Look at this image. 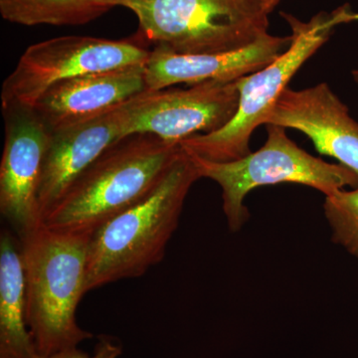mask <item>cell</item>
<instances>
[{"mask_svg":"<svg viewBox=\"0 0 358 358\" xmlns=\"http://www.w3.org/2000/svg\"><path fill=\"white\" fill-rule=\"evenodd\" d=\"M181 150L180 145L155 134L122 138L72 183L45 215V225L57 232L92 236L154 192Z\"/></svg>","mask_w":358,"mask_h":358,"instance_id":"6da1fadb","label":"cell"},{"mask_svg":"<svg viewBox=\"0 0 358 358\" xmlns=\"http://www.w3.org/2000/svg\"><path fill=\"white\" fill-rule=\"evenodd\" d=\"M90 239L49 229L44 222L20 239L26 324L41 358L93 338L76 319L78 305L87 294Z\"/></svg>","mask_w":358,"mask_h":358,"instance_id":"7a4b0ae2","label":"cell"},{"mask_svg":"<svg viewBox=\"0 0 358 358\" xmlns=\"http://www.w3.org/2000/svg\"><path fill=\"white\" fill-rule=\"evenodd\" d=\"M199 178L189 155L181 150L154 192L92 235L87 293L120 280L141 277L162 262L178 228L186 196Z\"/></svg>","mask_w":358,"mask_h":358,"instance_id":"3957f363","label":"cell"},{"mask_svg":"<svg viewBox=\"0 0 358 358\" xmlns=\"http://www.w3.org/2000/svg\"><path fill=\"white\" fill-rule=\"evenodd\" d=\"M281 15L292 30L288 48L263 69L237 80L239 106L232 121L214 133L196 134L181 141L179 145L185 152L217 162L248 155L252 134L263 124L264 117L294 74L329 41L336 27L358 21V13L348 3L331 13L315 14L308 22L289 13Z\"/></svg>","mask_w":358,"mask_h":358,"instance_id":"277c9868","label":"cell"},{"mask_svg":"<svg viewBox=\"0 0 358 358\" xmlns=\"http://www.w3.org/2000/svg\"><path fill=\"white\" fill-rule=\"evenodd\" d=\"M136 14L138 37L178 54L239 50L268 29L262 0H117Z\"/></svg>","mask_w":358,"mask_h":358,"instance_id":"5b68a950","label":"cell"},{"mask_svg":"<svg viewBox=\"0 0 358 358\" xmlns=\"http://www.w3.org/2000/svg\"><path fill=\"white\" fill-rule=\"evenodd\" d=\"M268 138L257 152L232 162H210L188 154L200 178L215 181L222 189L223 211L231 232L241 230L250 218L244 201L257 187L296 183L319 190L324 196L358 186L357 174L341 164H329L308 154L286 129L267 124Z\"/></svg>","mask_w":358,"mask_h":358,"instance_id":"8992f818","label":"cell"},{"mask_svg":"<svg viewBox=\"0 0 358 358\" xmlns=\"http://www.w3.org/2000/svg\"><path fill=\"white\" fill-rule=\"evenodd\" d=\"M150 54L138 39L69 35L30 45L2 84V110L32 109L52 87L61 82L147 64Z\"/></svg>","mask_w":358,"mask_h":358,"instance_id":"52a82bcc","label":"cell"},{"mask_svg":"<svg viewBox=\"0 0 358 358\" xmlns=\"http://www.w3.org/2000/svg\"><path fill=\"white\" fill-rule=\"evenodd\" d=\"M126 136L150 134L179 143L229 124L239 106L237 81H210L186 89L145 90L126 103Z\"/></svg>","mask_w":358,"mask_h":358,"instance_id":"ba28073f","label":"cell"},{"mask_svg":"<svg viewBox=\"0 0 358 358\" xmlns=\"http://www.w3.org/2000/svg\"><path fill=\"white\" fill-rule=\"evenodd\" d=\"M3 113L6 141L0 164V212L20 239L43 223L38 193L51 131L32 109Z\"/></svg>","mask_w":358,"mask_h":358,"instance_id":"9c48e42d","label":"cell"},{"mask_svg":"<svg viewBox=\"0 0 358 358\" xmlns=\"http://www.w3.org/2000/svg\"><path fill=\"white\" fill-rule=\"evenodd\" d=\"M263 124L305 134L319 154L338 160L358 178V122L327 83L303 90L287 87Z\"/></svg>","mask_w":358,"mask_h":358,"instance_id":"30bf717a","label":"cell"},{"mask_svg":"<svg viewBox=\"0 0 358 358\" xmlns=\"http://www.w3.org/2000/svg\"><path fill=\"white\" fill-rule=\"evenodd\" d=\"M145 90V64L131 66L61 82L32 110L54 133L107 114Z\"/></svg>","mask_w":358,"mask_h":358,"instance_id":"8fae6325","label":"cell"},{"mask_svg":"<svg viewBox=\"0 0 358 358\" xmlns=\"http://www.w3.org/2000/svg\"><path fill=\"white\" fill-rule=\"evenodd\" d=\"M126 103L91 121L51 133L38 193L43 221L72 183L108 148L126 138Z\"/></svg>","mask_w":358,"mask_h":358,"instance_id":"7c38bea8","label":"cell"},{"mask_svg":"<svg viewBox=\"0 0 358 358\" xmlns=\"http://www.w3.org/2000/svg\"><path fill=\"white\" fill-rule=\"evenodd\" d=\"M291 43V36L264 35L239 50L214 54H178L155 47L145 64L147 90L157 91L178 84L237 81L272 63Z\"/></svg>","mask_w":358,"mask_h":358,"instance_id":"4fadbf2b","label":"cell"},{"mask_svg":"<svg viewBox=\"0 0 358 358\" xmlns=\"http://www.w3.org/2000/svg\"><path fill=\"white\" fill-rule=\"evenodd\" d=\"M0 358H41L26 324L20 242L7 230L0 236Z\"/></svg>","mask_w":358,"mask_h":358,"instance_id":"5bb4252c","label":"cell"},{"mask_svg":"<svg viewBox=\"0 0 358 358\" xmlns=\"http://www.w3.org/2000/svg\"><path fill=\"white\" fill-rule=\"evenodd\" d=\"M117 6V0H0V14L20 25L77 26Z\"/></svg>","mask_w":358,"mask_h":358,"instance_id":"9a60e30c","label":"cell"},{"mask_svg":"<svg viewBox=\"0 0 358 358\" xmlns=\"http://www.w3.org/2000/svg\"><path fill=\"white\" fill-rule=\"evenodd\" d=\"M324 211L334 243L358 259V186L326 196Z\"/></svg>","mask_w":358,"mask_h":358,"instance_id":"2e32d148","label":"cell"},{"mask_svg":"<svg viewBox=\"0 0 358 358\" xmlns=\"http://www.w3.org/2000/svg\"><path fill=\"white\" fill-rule=\"evenodd\" d=\"M122 353V346L115 343V339L109 336H101L96 345L95 352L92 355L75 348L43 358H120Z\"/></svg>","mask_w":358,"mask_h":358,"instance_id":"e0dca14e","label":"cell"},{"mask_svg":"<svg viewBox=\"0 0 358 358\" xmlns=\"http://www.w3.org/2000/svg\"><path fill=\"white\" fill-rule=\"evenodd\" d=\"M262 1L264 2V4L267 6L270 13H272V11L274 10L275 7L278 6V3H279L280 0H262Z\"/></svg>","mask_w":358,"mask_h":358,"instance_id":"ac0fdd59","label":"cell"},{"mask_svg":"<svg viewBox=\"0 0 358 358\" xmlns=\"http://www.w3.org/2000/svg\"><path fill=\"white\" fill-rule=\"evenodd\" d=\"M352 76L353 81H355V83H357L358 85V69L352 70Z\"/></svg>","mask_w":358,"mask_h":358,"instance_id":"d6986e66","label":"cell"}]
</instances>
